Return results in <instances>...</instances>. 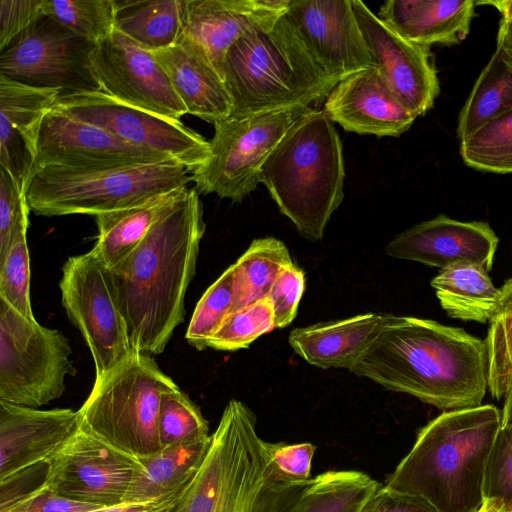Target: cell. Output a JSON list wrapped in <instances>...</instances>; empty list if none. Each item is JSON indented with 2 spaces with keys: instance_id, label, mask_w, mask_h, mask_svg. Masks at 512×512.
I'll return each mask as SVG.
<instances>
[{
  "instance_id": "cell-26",
  "label": "cell",
  "mask_w": 512,
  "mask_h": 512,
  "mask_svg": "<svg viewBox=\"0 0 512 512\" xmlns=\"http://www.w3.org/2000/svg\"><path fill=\"white\" fill-rule=\"evenodd\" d=\"M387 318L388 314L366 313L318 323L292 330L288 340L293 350L313 366L350 370Z\"/></svg>"
},
{
  "instance_id": "cell-41",
  "label": "cell",
  "mask_w": 512,
  "mask_h": 512,
  "mask_svg": "<svg viewBox=\"0 0 512 512\" xmlns=\"http://www.w3.org/2000/svg\"><path fill=\"white\" fill-rule=\"evenodd\" d=\"M29 206L11 174L0 166V261L13 242L27 234Z\"/></svg>"
},
{
  "instance_id": "cell-44",
  "label": "cell",
  "mask_w": 512,
  "mask_h": 512,
  "mask_svg": "<svg viewBox=\"0 0 512 512\" xmlns=\"http://www.w3.org/2000/svg\"><path fill=\"white\" fill-rule=\"evenodd\" d=\"M43 16L42 0H0V52Z\"/></svg>"
},
{
  "instance_id": "cell-19",
  "label": "cell",
  "mask_w": 512,
  "mask_h": 512,
  "mask_svg": "<svg viewBox=\"0 0 512 512\" xmlns=\"http://www.w3.org/2000/svg\"><path fill=\"white\" fill-rule=\"evenodd\" d=\"M499 239L487 222L438 215L403 231L386 247L387 255L445 269L473 264L491 270Z\"/></svg>"
},
{
  "instance_id": "cell-8",
  "label": "cell",
  "mask_w": 512,
  "mask_h": 512,
  "mask_svg": "<svg viewBox=\"0 0 512 512\" xmlns=\"http://www.w3.org/2000/svg\"><path fill=\"white\" fill-rule=\"evenodd\" d=\"M152 355L135 352L100 378L77 410L79 426L134 457L162 450L158 417L162 393L177 385Z\"/></svg>"
},
{
  "instance_id": "cell-7",
  "label": "cell",
  "mask_w": 512,
  "mask_h": 512,
  "mask_svg": "<svg viewBox=\"0 0 512 512\" xmlns=\"http://www.w3.org/2000/svg\"><path fill=\"white\" fill-rule=\"evenodd\" d=\"M192 171L176 160L102 170L42 168L26 187L29 209L39 216L98 214L187 188Z\"/></svg>"
},
{
  "instance_id": "cell-34",
  "label": "cell",
  "mask_w": 512,
  "mask_h": 512,
  "mask_svg": "<svg viewBox=\"0 0 512 512\" xmlns=\"http://www.w3.org/2000/svg\"><path fill=\"white\" fill-rule=\"evenodd\" d=\"M463 162L478 171L512 173V110L489 121L460 142Z\"/></svg>"
},
{
  "instance_id": "cell-52",
  "label": "cell",
  "mask_w": 512,
  "mask_h": 512,
  "mask_svg": "<svg viewBox=\"0 0 512 512\" xmlns=\"http://www.w3.org/2000/svg\"><path fill=\"white\" fill-rule=\"evenodd\" d=\"M484 3L496 7L502 17L512 18V0L487 1Z\"/></svg>"
},
{
  "instance_id": "cell-39",
  "label": "cell",
  "mask_w": 512,
  "mask_h": 512,
  "mask_svg": "<svg viewBox=\"0 0 512 512\" xmlns=\"http://www.w3.org/2000/svg\"><path fill=\"white\" fill-rule=\"evenodd\" d=\"M0 299L28 320H35L30 299V258L26 234L0 261Z\"/></svg>"
},
{
  "instance_id": "cell-3",
  "label": "cell",
  "mask_w": 512,
  "mask_h": 512,
  "mask_svg": "<svg viewBox=\"0 0 512 512\" xmlns=\"http://www.w3.org/2000/svg\"><path fill=\"white\" fill-rule=\"evenodd\" d=\"M310 482L283 474L256 431V417L230 400L178 512H298Z\"/></svg>"
},
{
  "instance_id": "cell-16",
  "label": "cell",
  "mask_w": 512,
  "mask_h": 512,
  "mask_svg": "<svg viewBox=\"0 0 512 512\" xmlns=\"http://www.w3.org/2000/svg\"><path fill=\"white\" fill-rule=\"evenodd\" d=\"M174 160L52 108L40 125L32 174L42 168L102 170Z\"/></svg>"
},
{
  "instance_id": "cell-33",
  "label": "cell",
  "mask_w": 512,
  "mask_h": 512,
  "mask_svg": "<svg viewBox=\"0 0 512 512\" xmlns=\"http://www.w3.org/2000/svg\"><path fill=\"white\" fill-rule=\"evenodd\" d=\"M380 486L360 471H326L310 478L298 512H359Z\"/></svg>"
},
{
  "instance_id": "cell-32",
  "label": "cell",
  "mask_w": 512,
  "mask_h": 512,
  "mask_svg": "<svg viewBox=\"0 0 512 512\" xmlns=\"http://www.w3.org/2000/svg\"><path fill=\"white\" fill-rule=\"evenodd\" d=\"M292 264L288 248L282 241L274 237L254 239L244 254L232 265V312L267 298L279 273Z\"/></svg>"
},
{
  "instance_id": "cell-12",
  "label": "cell",
  "mask_w": 512,
  "mask_h": 512,
  "mask_svg": "<svg viewBox=\"0 0 512 512\" xmlns=\"http://www.w3.org/2000/svg\"><path fill=\"white\" fill-rule=\"evenodd\" d=\"M53 108L126 142L168 155L192 172L210 155V142L181 121L122 103L100 90L62 93Z\"/></svg>"
},
{
  "instance_id": "cell-25",
  "label": "cell",
  "mask_w": 512,
  "mask_h": 512,
  "mask_svg": "<svg viewBox=\"0 0 512 512\" xmlns=\"http://www.w3.org/2000/svg\"><path fill=\"white\" fill-rule=\"evenodd\" d=\"M154 53L187 114L213 125L231 115L232 103L225 84L199 49L188 42L178 41L174 46Z\"/></svg>"
},
{
  "instance_id": "cell-13",
  "label": "cell",
  "mask_w": 512,
  "mask_h": 512,
  "mask_svg": "<svg viewBox=\"0 0 512 512\" xmlns=\"http://www.w3.org/2000/svg\"><path fill=\"white\" fill-rule=\"evenodd\" d=\"M94 45L44 15L0 52V75L61 94L100 90L89 63Z\"/></svg>"
},
{
  "instance_id": "cell-35",
  "label": "cell",
  "mask_w": 512,
  "mask_h": 512,
  "mask_svg": "<svg viewBox=\"0 0 512 512\" xmlns=\"http://www.w3.org/2000/svg\"><path fill=\"white\" fill-rule=\"evenodd\" d=\"M42 6L44 15L93 44L115 30V0H42Z\"/></svg>"
},
{
  "instance_id": "cell-2",
  "label": "cell",
  "mask_w": 512,
  "mask_h": 512,
  "mask_svg": "<svg viewBox=\"0 0 512 512\" xmlns=\"http://www.w3.org/2000/svg\"><path fill=\"white\" fill-rule=\"evenodd\" d=\"M205 232L199 193L184 195L111 270L135 351L158 355L185 317V296Z\"/></svg>"
},
{
  "instance_id": "cell-30",
  "label": "cell",
  "mask_w": 512,
  "mask_h": 512,
  "mask_svg": "<svg viewBox=\"0 0 512 512\" xmlns=\"http://www.w3.org/2000/svg\"><path fill=\"white\" fill-rule=\"evenodd\" d=\"M431 286L442 309L453 319L486 323L498 305L499 288L482 266L460 264L441 269Z\"/></svg>"
},
{
  "instance_id": "cell-49",
  "label": "cell",
  "mask_w": 512,
  "mask_h": 512,
  "mask_svg": "<svg viewBox=\"0 0 512 512\" xmlns=\"http://www.w3.org/2000/svg\"><path fill=\"white\" fill-rule=\"evenodd\" d=\"M497 308L489 321L487 334H496L512 328V277L501 288Z\"/></svg>"
},
{
  "instance_id": "cell-10",
  "label": "cell",
  "mask_w": 512,
  "mask_h": 512,
  "mask_svg": "<svg viewBox=\"0 0 512 512\" xmlns=\"http://www.w3.org/2000/svg\"><path fill=\"white\" fill-rule=\"evenodd\" d=\"M309 108L295 106L216 122L209 158L192 172L197 192L241 202L260 183L267 158Z\"/></svg>"
},
{
  "instance_id": "cell-28",
  "label": "cell",
  "mask_w": 512,
  "mask_h": 512,
  "mask_svg": "<svg viewBox=\"0 0 512 512\" xmlns=\"http://www.w3.org/2000/svg\"><path fill=\"white\" fill-rule=\"evenodd\" d=\"M207 440L165 447L159 452L139 457L125 503H144L184 491L195 477L209 449Z\"/></svg>"
},
{
  "instance_id": "cell-40",
  "label": "cell",
  "mask_w": 512,
  "mask_h": 512,
  "mask_svg": "<svg viewBox=\"0 0 512 512\" xmlns=\"http://www.w3.org/2000/svg\"><path fill=\"white\" fill-rule=\"evenodd\" d=\"M484 499L499 501L512 511V428L500 427L489 453L483 483Z\"/></svg>"
},
{
  "instance_id": "cell-17",
  "label": "cell",
  "mask_w": 512,
  "mask_h": 512,
  "mask_svg": "<svg viewBox=\"0 0 512 512\" xmlns=\"http://www.w3.org/2000/svg\"><path fill=\"white\" fill-rule=\"evenodd\" d=\"M285 17L315 61L338 83L376 67L351 0H290Z\"/></svg>"
},
{
  "instance_id": "cell-50",
  "label": "cell",
  "mask_w": 512,
  "mask_h": 512,
  "mask_svg": "<svg viewBox=\"0 0 512 512\" xmlns=\"http://www.w3.org/2000/svg\"><path fill=\"white\" fill-rule=\"evenodd\" d=\"M496 49L512 64V18H501L497 34Z\"/></svg>"
},
{
  "instance_id": "cell-45",
  "label": "cell",
  "mask_w": 512,
  "mask_h": 512,
  "mask_svg": "<svg viewBox=\"0 0 512 512\" xmlns=\"http://www.w3.org/2000/svg\"><path fill=\"white\" fill-rule=\"evenodd\" d=\"M101 507L61 496L44 483L0 512H89Z\"/></svg>"
},
{
  "instance_id": "cell-1",
  "label": "cell",
  "mask_w": 512,
  "mask_h": 512,
  "mask_svg": "<svg viewBox=\"0 0 512 512\" xmlns=\"http://www.w3.org/2000/svg\"><path fill=\"white\" fill-rule=\"evenodd\" d=\"M350 371L448 411L482 404L488 352L484 339L462 328L388 314Z\"/></svg>"
},
{
  "instance_id": "cell-36",
  "label": "cell",
  "mask_w": 512,
  "mask_h": 512,
  "mask_svg": "<svg viewBox=\"0 0 512 512\" xmlns=\"http://www.w3.org/2000/svg\"><path fill=\"white\" fill-rule=\"evenodd\" d=\"M158 429L162 449L211 437L208 422L200 408L178 385L162 393Z\"/></svg>"
},
{
  "instance_id": "cell-46",
  "label": "cell",
  "mask_w": 512,
  "mask_h": 512,
  "mask_svg": "<svg viewBox=\"0 0 512 512\" xmlns=\"http://www.w3.org/2000/svg\"><path fill=\"white\" fill-rule=\"evenodd\" d=\"M265 446L277 468L286 476L296 480L310 479L311 462L316 451L311 443H269Z\"/></svg>"
},
{
  "instance_id": "cell-4",
  "label": "cell",
  "mask_w": 512,
  "mask_h": 512,
  "mask_svg": "<svg viewBox=\"0 0 512 512\" xmlns=\"http://www.w3.org/2000/svg\"><path fill=\"white\" fill-rule=\"evenodd\" d=\"M500 427L501 411L492 404L444 411L418 431L385 486L421 498L439 512H476Z\"/></svg>"
},
{
  "instance_id": "cell-47",
  "label": "cell",
  "mask_w": 512,
  "mask_h": 512,
  "mask_svg": "<svg viewBox=\"0 0 512 512\" xmlns=\"http://www.w3.org/2000/svg\"><path fill=\"white\" fill-rule=\"evenodd\" d=\"M359 512H439L425 500L380 486Z\"/></svg>"
},
{
  "instance_id": "cell-43",
  "label": "cell",
  "mask_w": 512,
  "mask_h": 512,
  "mask_svg": "<svg viewBox=\"0 0 512 512\" xmlns=\"http://www.w3.org/2000/svg\"><path fill=\"white\" fill-rule=\"evenodd\" d=\"M488 390L501 399L512 388V328L496 334H487Z\"/></svg>"
},
{
  "instance_id": "cell-24",
  "label": "cell",
  "mask_w": 512,
  "mask_h": 512,
  "mask_svg": "<svg viewBox=\"0 0 512 512\" xmlns=\"http://www.w3.org/2000/svg\"><path fill=\"white\" fill-rule=\"evenodd\" d=\"M476 5L474 0H389L378 16L410 42L451 46L468 36Z\"/></svg>"
},
{
  "instance_id": "cell-5",
  "label": "cell",
  "mask_w": 512,
  "mask_h": 512,
  "mask_svg": "<svg viewBox=\"0 0 512 512\" xmlns=\"http://www.w3.org/2000/svg\"><path fill=\"white\" fill-rule=\"evenodd\" d=\"M221 77L234 117L311 107L338 83L311 56L285 14L241 36L225 55Z\"/></svg>"
},
{
  "instance_id": "cell-29",
  "label": "cell",
  "mask_w": 512,
  "mask_h": 512,
  "mask_svg": "<svg viewBox=\"0 0 512 512\" xmlns=\"http://www.w3.org/2000/svg\"><path fill=\"white\" fill-rule=\"evenodd\" d=\"M188 0H115L114 28L151 52L174 46L183 31Z\"/></svg>"
},
{
  "instance_id": "cell-51",
  "label": "cell",
  "mask_w": 512,
  "mask_h": 512,
  "mask_svg": "<svg viewBox=\"0 0 512 512\" xmlns=\"http://www.w3.org/2000/svg\"><path fill=\"white\" fill-rule=\"evenodd\" d=\"M504 398L505 402L501 410V425L512 428V388Z\"/></svg>"
},
{
  "instance_id": "cell-18",
  "label": "cell",
  "mask_w": 512,
  "mask_h": 512,
  "mask_svg": "<svg viewBox=\"0 0 512 512\" xmlns=\"http://www.w3.org/2000/svg\"><path fill=\"white\" fill-rule=\"evenodd\" d=\"M351 5L375 66L411 113L426 114L440 92L430 47L400 36L364 2L351 0Z\"/></svg>"
},
{
  "instance_id": "cell-15",
  "label": "cell",
  "mask_w": 512,
  "mask_h": 512,
  "mask_svg": "<svg viewBox=\"0 0 512 512\" xmlns=\"http://www.w3.org/2000/svg\"><path fill=\"white\" fill-rule=\"evenodd\" d=\"M89 63L100 91L115 100L171 120L187 114L155 53L117 30L94 45Z\"/></svg>"
},
{
  "instance_id": "cell-54",
  "label": "cell",
  "mask_w": 512,
  "mask_h": 512,
  "mask_svg": "<svg viewBox=\"0 0 512 512\" xmlns=\"http://www.w3.org/2000/svg\"><path fill=\"white\" fill-rule=\"evenodd\" d=\"M503 512H512V511H506V510H504V508H503Z\"/></svg>"
},
{
  "instance_id": "cell-27",
  "label": "cell",
  "mask_w": 512,
  "mask_h": 512,
  "mask_svg": "<svg viewBox=\"0 0 512 512\" xmlns=\"http://www.w3.org/2000/svg\"><path fill=\"white\" fill-rule=\"evenodd\" d=\"M187 188L98 214V236L90 250L110 270L119 266L144 240L156 222L184 195Z\"/></svg>"
},
{
  "instance_id": "cell-22",
  "label": "cell",
  "mask_w": 512,
  "mask_h": 512,
  "mask_svg": "<svg viewBox=\"0 0 512 512\" xmlns=\"http://www.w3.org/2000/svg\"><path fill=\"white\" fill-rule=\"evenodd\" d=\"M290 0H188L178 41L199 49L221 76L225 55L245 33L274 23ZM222 78V77H221Z\"/></svg>"
},
{
  "instance_id": "cell-14",
  "label": "cell",
  "mask_w": 512,
  "mask_h": 512,
  "mask_svg": "<svg viewBox=\"0 0 512 512\" xmlns=\"http://www.w3.org/2000/svg\"><path fill=\"white\" fill-rule=\"evenodd\" d=\"M140 468L137 457L79 426L47 462L44 484L61 496L108 508L125 504L129 486Z\"/></svg>"
},
{
  "instance_id": "cell-11",
  "label": "cell",
  "mask_w": 512,
  "mask_h": 512,
  "mask_svg": "<svg viewBox=\"0 0 512 512\" xmlns=\"http://www.w3.org/2000/svg\"><path fill=\"white\" fill-rule=\"evenodd\" d=\"M59 288L62 306L91 352L95 378L102 377L136 352L112 271L91 251L66 260Z\"/></svg>"
},
{
  "instance_id": "cell-42",
  "label": "cell",
  "mask_w": 512,
  "mask_h": 512,
  "mask_svg": "<svg viewBox=\"0 0 512 512\" xmlns=\"http://www.w3.org/2000/svg\"><path fill=\"white\" fill-rule=\"evenodd\" d=\"M304 286V272L294 264L279 273L267 296L273 307L276 328L286 327L294 320Z\"/></svg>"
},
{
  "instance_id": "cell-6",
  "label": "cell",
  "mask_w": 512,
  "mask_h": 512,
  "mask_svg": "<svg viewBox=\"0 0 512 512\" xmlns=\"http://www.w3.org/2000/svg\"><path fill=\"white\" fill-rule=\"evenodd\" d=\"M344 160L334 122L310 107L288 130L264 163L260 182L298 233L322 239L344 198Z\"/></svg>"
},
{
  "instance_id": "cell-37",
  "label": "cell",
  "mask_w": 512,
  "mask_h": 512,
  "mask_svg": "<svg viewBox=\"0 0 512 512\" xmlns=\"http://www.w3.org/2000/svg\"><path fill=\"white\" fill-rule=\"evenodd\" d=\"M233 266L205 291L196 305L185 338L198 351L208 348L211 337L232 312L234 300Z\"/></svg>"
},
{
  "instance_id": "cell-48",
  "label": "cell",
  "mask_w": 512,
  "mask_h": 512,
  "mask_svg": "<svg viewBox=\"0 0 512 512\" xmlns=\"http://www.w3.org/2000/svg\"><path fill=\"white\" fill-rule=\"evenodd\" d=\"M184 491L149 502L125 503L114 507L95 509L89 512H178L179 502Z\"/></svg>"
},
{
  "instance_id": "cell-9",
  "label": "cell",
  "mask_w": 512,
  "mask_h": 512,
  "mask_svg": "<svg viewBox=\"0 0 512 512\" xmlns=\"http://www.w3.org/2000/svg\"><path fill=\"white\" fill-rule=\"evenodd\" d=\"M59 330L28 320L0 299V400L39 408L60 398L76 369Z\"/></svg>"
},
{
  "instance_id": "cell-53",
  "label": "cell",
  "mask_w": 512,
  "mask_h": 512,
  "mask_svg": "<svg viewBox=\"0 0 512 512\" xmlns=\"http://www.w3.org/2000/svg\"><path fill=\"white\" fill-rule=\"evenodd\" d=\"M476 512H503V507L495 499H484L481 507Z\"/></svg>"
},
{
  "instance_id": "cell-21",
  "label": "cell",
  "mask_w": 512,
  "mask_h": 512,
  "mask_svg": "<svg viewBox=\"0 0 512 512\" xmlns=\"http://www.w3.org/2000/svg\"><path fill=\"white\" fill-rule=\"evenodd\" d=\"M328 117L345 131L398 137L417 118L399 100L377 67L337 83L324 103Z\"/></svg>"
},
{
  "instance_id": "cell-23",
  "label": "cell",
  "mask_w": 512,
  "mask_h": 512,
  "mask_svg": "<svg viewBox=\"0 0 512 512\" xmlns=\"http://www.w3.org/2000/svg\"><path fill=\"white\" fill-rule=\"evenodd\" d=\"M60 94L0 75V165L24 192L33 172L40 125Z\"/></svg>"
},
{
  "instance_id": "cell-38",
  "label": "cell",
  "mask_w": 512,
  "mask_h": 512,
  "mask_svg": "<svg viewBox=\"0 0 512 512\" xmlns=\"http://www.w3.org/2000/svg\"><path fill=\"white\" fill-rule=\"evenodd\" d=\"M275 328L273 307L265 298L230 313L209 340L208 348L220 351L248 348L258 337Z\"/></svg>"
},
{
  "instance_id": "cell-20",
  "label": "cell",
  "mask_w": 512,
  "mask_h": 512,
  "mask_svg": "<svg viewBox=\"0 0 512 512\" xmlns=\"http://www.w3.org/2000/svg\"><path fill=\"white\" fill-rule=\"evenodd\" d=\"M79 428L70 408L41 410L0 400V481L47 463Z\"/></svg>"
},
{
  "instance_id": "cell-31",
  "label": "cell",
  "mask_w": 512,
  "mask_h": 512,
  "mask_svg": "<svg viewBox=\"0 0 512 512\" xmlns=\"http://www.w3.org/2000/svg\"><path fill=\"white\" fill-rule=\"evenodd\" d=\"M512 110V64L495 50L464 103L456 129L463 141L494 118Z\"/></svg>"
}]
</instances>
